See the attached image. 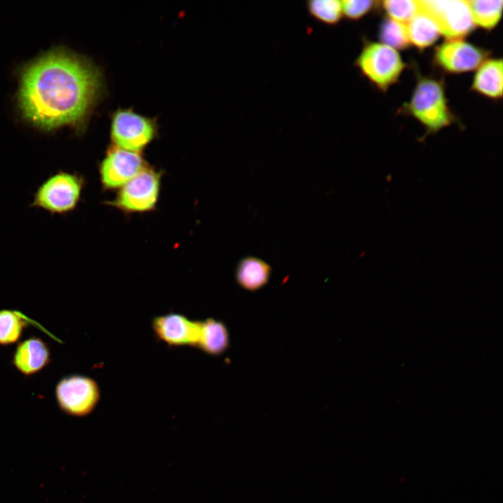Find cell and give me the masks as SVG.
<instances>
[{
  "instance_id": "obj_1",
  "label": "cell",
  "mask_w": 503,
  "mask_h": 503,
  "mask_svg": "<svg viewBox=\"0 0 503 503\" xmlns=\"http://www.w3.org/2000/svg\"><path fill=\"white\" fill-rule=\"evenodd\" d=\"M98 71L64 52H51L24 72L20 103L24 116L44 129L82 123L101 90Z\"/></svg>"
},
{
  "instance_id": "obj_2",
  "label": "cell",
  "mask_w": 503,
  "mask_h": 503,
  "mask_svg": "<svg viewBox=\"0 0 503 503\" xmlns=\"http://www.w3.org/2000/svg\"><path fill=\"white\" fill-rule=\"evenodd\" d=\"M402 113L417 119L433 134L456 121L448 104L443 80L417 74V82L410 100L402 107Z\"/></svg>"
},
{
  "instance_id": "obj_3",
  "label": "cell",
  "mask_w": 503,
  "mask_h": 503,
  "mask_svg": "<svg viewBox=\"0 0 503 503\" xmlns=\"http://www.w3.org/2000/svg\"><path fill=\"white\" fill-rule=\"evenodd\" d=\"M353 65L364 78L383 92L398 82L406 66L395 49L365 38Z\"/></svg>"
},
{
  "instance_id": "obj_4",
  "label": "cell",
  "mask_w": 503,
  "mask_h": 503,
  "mask_svg": "<svg viewBox=\"0 0 503 503\" xmlns=\"http://www.w3.org/2000/svg\"><path fill=\"white\" fill-rule=\"evenodd\" d=\"M59 407L66 414L82 417L92 413L101 398V390L96 380L82 374H71L61 378L55 387Z\"/></svg>"
},
{
  "instance_id": "obj_5",
  "label": "cell",
  "mask_w": 503,
  "mask_h": 503,
  "mask_svg": "<svg viewBox=\"0 0 503 503\" xmlns=\"http://www.w3.org/2000/svg\"><path fill=\"white\" fill-rule=\"evenodd\" d=\"M419 10L437 25L447 39H462L475 28L465 0H418Z\"/></svg>"
},
{
  "instance_id": "obj_6",
  "label": "cell",
  "mask_w": 503,
  "mask_h": 503,
  "mask_svg": "<svg viewBox=\"0 0 503 503\" xmlns=\"http://www.w3.org/2000/svg\"><path fill=\"white\" fill-rule=\"evenodd\" d=\"M83 181L75 174L59 172L49 177L38 189L32 205L51 213L63 214L77 205Z\"/></svg>"
},
{
  "instance_id": "obj_7",
  "label": "cell",
  "mask_w": 503,
  "mask_h": 503,
  "mask_svg": "<svg viewBox=\"0 0 503 503\" xmlns=\"http://www.w3.org/2000/svg\"><path fill=\"white\" fill-rule=\"evenodd\" d=\"M156 133V123L150 118L130 110H119L112 115L110 135L115 147L139 152Z\"/></svg>"
},
{
  "instance_id": "obj_8",
  "label": "cell",
  "mask_w": 503,
  "mask_h": 503,
  "mask_svg": "<svg viewBox=\"0 0 503 503\" xmlns=\"http://www.w3.org/2000/svg\"><path fill=\"white\" fill-rule=\"evenodd\" d=\"M160 174L145 167L121 188L110 203L126 212H143L152 210L160 189Z\"/></svg>"
},
{
  "instance_id": "obj_9",
  "label": "cell",
  "mask_w": 503,
  "mask_h": 503,
  "mask_svg": "<svg viewBox=\"0 0 503 503\" xmlns=\"http://www.w3.org/2000/svg\"><path fill=\"white\" fill-rule=\"evenodd\" d=\"M490 52L463 39H447L435 48L433 64L448 73H462L476 69Z\"/></svg>"
},
{
  "instance_id": "obj_10",
  "label": "cell",
  "mask_w": 503,
  "mask_h": 503,
  "mask_svg": "<svg viewBox=\"0 0 503 503\" xmlns=\"http://www.w3.org/2000/svg\"><path fill=\"white\" fill-rule=\"evenodd\" d=\"M146 166L139 152L112 146L100 166L101 183L106 189H119Z\"/></svg>"
},
{
  "instance_id": "obj_11",
  "label": "cell",
  "mask_w": 503,
  "mask_h": 503,
  "mask_svg": "<svg viewBox=\"0 0 503 503\" xmlns=\"http://www.w3.org/2000/svg\"><path fill=\"white\" fill-rule=\"evenodd\" d=\"M151 326L156 339L169 347H196L199 320H191L182 314L170 312L154 316Z\"/></svg>"
},
{
  "instance_id": "obj_12",
  "label": "cell",
  "mask_w": 503,
  "mask_h": 503,
  "mask_svg": "<svg viewBox=\"0 0 503 503\" xmlns=\"http://www.w3.org/2000/svg\"><path fill=\"white\" fill-rule=\"evenodd\" d=\"M50 361L51 353L48 344L41 337L31 336L18 343L11 363L21 374L29 377L39 372Z\"/></svg>"
},
{
  "instance_id": "obj_13",
  "label": "cell",
  "mask_w": 503,
  "mask_h": 503,
  "mask_svg": "<svg viewBox=\"0 0 503 503\" xmlns=\"http://www.w3.org/2000/svg\"><path fill=\"white\" fill-rule=\"evenodd\" d=\"M230 334L226 325L220 320L207 318L199 320L196 347L210 356H221L230 347Z\"/></svg>"
},
{
  "instance_id": "obj_14",
  "label": "cell",
  "mask_w": 503,
  "mask_h": 503,
  "mask_svg": "<svg viewBox=\"0 0 503 503\" xmlns=\"http://www.w3.org/2000/svg\"><path fill=\"white\" fill-rule=\"evenodd\" d=\"M502 59H486L477 68L471 89L491 99L502 96Z\"/></svg>"
},
{
  "instance_id": "obj_15",
  "label": "cell",
  "mask_w": 503,
  "mask_h": 503,
  "mask_svg": "<svg viewBox=\"0 0 503 503\" xmlns=\"http://www.w3.org/2000/svg\"><path fill=\"white\" fill-rule=\"evenodd\" d=\"M271 271V267L266 262L256 257L248 256L238 263L235 279L242 289L256 291L268 284Z\"/></svg>"
},
{
  "instance_id": "obj_16",
  "label": "cell",
  "mask_w": 503,
  "mask_h": 503,
  "mask_svg": "<svg viewBox=\"0 0 503 503\" xmlns=\"http://www.w3.org/2000/svg\"><path fill=\"white\" fill-rule=\"evenodd\" d=\"M405 27L410 45L420 50L434 44L441 34L433 20L420 10Z\"/></svg>"
},
{
  "instance_id": "obj_17",
  "label": "cell",
  "mask_w": 503,
  "mask_h": 503,
  "mask_svg": "<svg viewBox=\"0 0 503 503\" xmlns=\"http://www.w3.org/2000/svg\"><path fill=\"white\" fill-rule=\"evenodd\" d=\"M472 17L475 25L487 30L498 23L502 10V0H467Z\"/></svg>"
},
{
  "instance_id": "obj_18",
  "label": "cell",
  "mask_w": 503,
  "mask_h": 503,
  "mask_svg": "<svg viewBox=\"0 0 503 503\" xmlns=\"http://www.w3.org/2000/svg\"><path fill=\"white\" fill-rule=\"evenodd\" d=\"M28 324L27 318L21 313L10 310H0V345L14 344L20 339Z\"/></svg>"
},
{
  "instance_id": "obj_19",
  "label": "cell",
  "mask_w": 503,
  "mask_h": 503,
  "mask_svg": "<svg viewBox=\"0 0 503 503\" xmlns=\"http://www.w3.org/2000/svg\"><path fill=\"white\" fill-rule=\"evenodd\" d=\"M305 6L312 18L326 25L335 26L343 17L341 1L311 0Z\"/></svg>"
},
{
  "instance_id": "obj_20",
  "label": "cell",
  "mask_w": 503,
  "mask_h": 503,
  "mask_svg": "<svg viewBox=\"0 0 503 503\" xmlns=\"http://www.w3.org/2000/svg\"><path fill=\"white\" fill-rule=\"evenodd\" d=\"M379 36L382 44L395 50L407 49L410 45L405 25L389 17L381 22Z\"/></svg>"
},
{
  "instance_id": "obj_21",
  "label": "cell",
  "mask_w": 503,
  "mask_h": 503,
  "mask_svg": "<svg viewBox=\"0 0 503 503\" xmlns=\"http://www.w3.org/2000/svg\"><path fill=\"white\" fill-rule=\"evenodd\" d=\"M381 6L389 18L406 25L418 12V0H386Z\"/></svg>"
},
{
  "instance_id": "obj_22",
  "label": "cell",
  "mask_w": 503,
  "mask_h": 503,
  "mask_svg": "<svg viewBox=\"0 0 503 503\" xmlns=\"http://www.w3.org/2000/svg\"><path fill=\"white\" fill-rule=\"evenodd\" d=\"M377 1L372 0H344L341 1L343 17L358 20L374 8Z\"/></svg>"
}]
</instances>
